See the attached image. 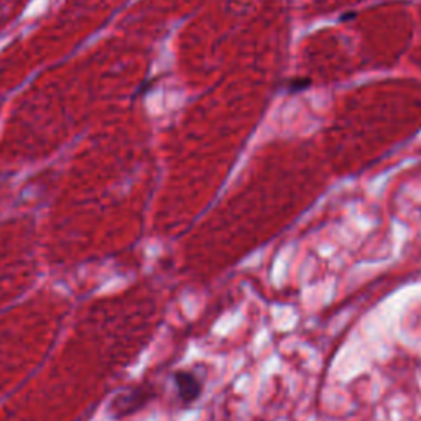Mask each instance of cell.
Masks as SVG:
<instances>
[{"label": "cell", "instance_id": "cell-1", "mask_svg": "<svg viewBox=\"0 0 421 421\" xmlns=\"http://www.w3.org/2000/svg\"><path fill=\"white\" fill-rule=\"evenodd\" d=\"M180 387L183 397L187 400H194L199 394H201V383L196 380L193 375L190 374L180 375Z\"/></svg>", "mask_w": 421, "mask_h": 421}, {"label": "cell", "instance_id": "cell-2", "mask_svg": "<svg viewBox=\"0 0 421 421\" xmlns=\"http://www.w3.org/2000/svg\"><path fill=\"white\" fill-rule=\"evenodd\" d=\"M312 86V81L310 78H291L288 82H286V91L290 94H297L303 93V91L310 89Z\"/></svg>", "mask_w": 421, "mask_h": 421}, {"label": "cell", "instance_id": "cell-3", "mask_svg": "<svg viewBox=\"0 0 421 421\" xmlns=\"http://www.w3.org/2000/svg\"><path fill=\"white\" fill-rule=\"evenodd\" d=\"M357 16V12H345V14L341 16V22H348V20H354Z\"/></svg>", "mask_w": 421, "mask_h": 421}]
</instances>
